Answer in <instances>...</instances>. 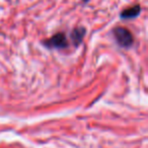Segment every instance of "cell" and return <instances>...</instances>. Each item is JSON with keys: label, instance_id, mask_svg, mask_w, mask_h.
I'll return each instance as SVG.
<instances>
[{"label": "cell", "instance_id": "cell-4", "mask_svg": "<svg viewBox=\"0 0 148 148\" xmlns=\"http://www.w3.org/2000/svg\"><path fill=\"white\" fill-rule=\"evenodd\" d=\"M140 10H141V8H140L139 5H136V6L125 9V10L122 11L121 17L122 18H133V17H136L139 14Z\"/></svg>", "mask_w": 148, "mask_h": 148}, {"label": "cell", "instance_id": "cell-1", "mask_svg": "<svg viewBox=\"0 0 148 148\" xmlns=\"http://www.w3.org/2000/svg\"><path fill=\"white\" fill-rule=\"evenodd\" d=\"M113 34L116 41L122 47L129 48L133 44V37H132L131 33L127 29H125V27H116V29H114Z\"/></svg>", "mask_w": 148, "mask_h": 148}, {"label": "cell", "instance_id": "cell-2", "mask_svg": "<svg viewBox=\"0 0 148 148\" xmlns=\"http://www.w3.org/2000/svg\"><path fill=\"white\" fill-rule=\"evenodd\" d=\"M46 46L48 48H59V49H63V48L67 47V40L64 34H57V35L53 36L51 39L47 40L45 42Z\"/></svg>", "mask_w": 148, "mask_h": 148}, {"label": "cell", "instance_id": "cell-3", "mask_svg": "<svg viewBox=\"0 0 148 148\" xmlns=\"http://www.w3.org/2000/svg\"><path fill=\"white\" fill-rule=\"evenodd\" d=\"M85 35V29L83 27H77L71 34V39L73 41V44L75 46H78L82 42L83 37Z\"/></svg>", "mask_w": 148, "mask_h": 148}]
</instances>
